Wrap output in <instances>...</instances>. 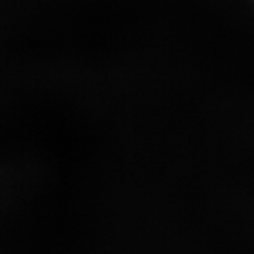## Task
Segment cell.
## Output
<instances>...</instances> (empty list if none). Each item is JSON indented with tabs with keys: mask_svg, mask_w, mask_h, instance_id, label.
<instances>
[]
</instances>
